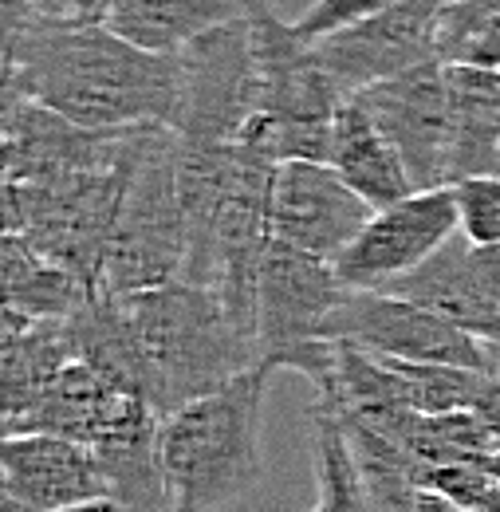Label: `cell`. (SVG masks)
I'll return each mask as SVG.
<instances>
[{
    "label": "cell",
    "mask_w": 500,
    "mask_h": 512,
    "mask_svg": "<svg viewBox=\"0 0 500 512\" xmlns=\"http://www.w3.org/2000/svg\"><path fill=\"white\" fill-rule=\"evenodd\" d=\"M123 312L142 347L150 406L158 414H170L260 367L256 335L237 320L225 296L205 284L170 280L146 288L126 296Z\"/></svg>",
    "instance_id": "obj_2"
},
{
    "label": "cell",
    "mask_w": 500,
    "mask_h": 512,
    "mask_svg": "<svg viewBox=\"0 0 500 512\" xmlns=\"http://www.w3.org/2000/svg\"><path fill=\"white\" fill-rule=\"evenodd\" d=\"M312 461H315V505L312 512H378L351 449L343 414L331 398L315 394L312 406Z\"/></svg>",
    "instance_id": "obj_22"
},
{
    "label": "cell",
    "mask_w": 500,
    "mask_h": 512,
    "mask_svg": "<svg viewBox=\"0 0 500 512\" xmlns=\"http://www.w3.org/2000/svg\"><path fill=\"white\" fill-rule=\"evenodd\" d=\"M20 4H28L36 12H52V16H79L75 0H20Z\"/></svg>",
    "instance_id": "obj_31"
},
{
    "label": "cell",
    "mask_w": 500,
    "mask_h": 512,
    "mask_svg": "<svg viewBox=\"0 0 500 512\" xmlns=\"http://www.w3.org/2000/svg\"><path fill=\"white\" fill-rule=\"evenodd\" d=\"M186 249L189 225L182 201V142L170 127H158L126 182L95 296L126 300L146 288L182 280Z\"/></svg>",
    "instance_id": "obj_5"
},
{
    "label": "cell",
    "mask_w": 500,
    "mask_h": 512,
    "mask_svg": "<svg viewBox=\"0 0 500 512\" xmlns=\"http://www.w3.org/2000/svg\"><path fill=\"white\" fill-rule=\"evenodd\" d=\"M252 40L260 64V115L245 142L272 162H327L339 107L351 99L319 64L312 40L284 24L264 0L252 12Z\"/></svg>",
    "instance_id": "obj_4"
},
{
    "label": "cell",
    "mask_w": 500,
    "mask_h": 512,
    "mask_svg": "<svg viewBox=\"0 0 500 512\" xmlns=\"http://www.w3.org/2000/svg\"><path fill=\"white\" fill-rule=\"evenodd\" d=\"M126 398H134V394L111 386L103 375H95L87 363L75 359L12 434H63V438L91 446L115 422Z\"/></svg>",
    "instance_id": "obj_20"
},
{
    "label": "cell",
    "mask_w": 500,
    "mask_h": 512,
    "mask_svg": "<svg viewBox=\"0 0 500 512\" xmlns=\"http://www.w3.org/2000/svg\"><path fill=\"white\" fill-rule=\"evenodd\" d=\"M473 268H477L485 292L500 304V245H473Z\"/></svg>",
    "instance_id": "obj_28"
},
{
    "label": "cell",
    "mask_w": 500,
    "mask_h": 512,
    "mask_svg": "<svg viewBox=\"0 0 500 512\" xmlns=\"http://www.w3.org/2000/svg\"><path fill=\"white\" fill-rule=\"evenodd\" d=\"M414 512H461V509L453 501H445L441 493H434V489H422L418 501H414Z\"/></svg>",
    "instance_id": "obj_30"
},
{
    "label": "cell",
    "mask_w": 500,
    "mask_h": 512,
    "mask_svg": "<svg viewBox=\"0 0 500 512\" xmlns=\"http://www.w3.org/2000/svg\"><path fill=\"white\" fill-rule=\"evenodd\" d=\"M402 390H406V406L418 414H453V410H473L485 383L493 375L469 371V367H449V363H406V359H390Z\"/></svg>",
    "instance_id": "obj_23"
},
{
    "label": "cell",
    "mask_w": 500,
    "mask_h": 512,
    "mask_svg": "<svg viewBox=\"0 0 500 512\" xmlns=\"http://www.w3.org/2000/svg\"><path fill=\"white\" fill-rule=\"evenodd\" d=\"M461 237L469 245H500V174H473L453 182Z\"/></svg>",
    "instance_id": "obj_24"
},
{
    "label": "cell",
    "mask_w": 500,
    "mask_h": 512,
    "mask_svg": "<svg viewBox=\"0 0 500 512\" xmlns=\"http://www.w3.org/2000/svg\"><path fill=\"white\" fill-rule=\"evenodd\" d=\"M75 363L67 320H32L4 308V434H12L48 386Z\"/></svg>",
    "instance_id": "obj_15"
},
{
    "label": "cell",
    "mask_w": 500,
    "mask_h": 512,
    "mask_svg": "<svg viewBox=\"0 0 500 512\" xmlns=\"http://www.w3.org/2000/svg\"><path fill=\"white\" fill-rule=\"evenodd\" d=\"M390 4H398V0H312L304 8V16L292 20V24H296V32L304 40H319V36H331V32L355 24V20L375 16V12L390 8Z\"/></svg>",
    "instance_id": "obj_25"
},
{
    "label": "cell",
    "mask_w": 500,
    "mask_h": 512,
    "mask_svg": "<svg viewBox=\"0 0 500 512\" xmlns=\"http://www.w3.org/2000/svg\"><path fill=\"white\" fill-rule=\"evenodd\" d=\"M268 367L162 414V477L170 512H221L264 473L260 410Z\"/></svg>",
    "instance_id": "obj_3"
},
{
    "label": "cell",
    "mask_w": 500,
    "mask_h": 512,
    "mask_svg": "<svg viewBox=\"0 0 500 512\" xmlns=\"http://www.w3.org/2000/svg\"><path fill=\"white\" fill-rule=\"evenodd\" d=\"M4 512H60L107 501L91 446L63 434H4L0 449Z\"/></svg>",
    "instance_id": "obj_13"
},
{
    "label": "cell",
    "mask_w": 500,
    "mask_h": 512,
    "mask_svg": "<svg viewBox=\"0 0 500 512\" xmlns=\"http://www.w3.org/2000/svg\"><path fill=\"white\" fill-rule=\"evenodd\" d=\"M264 0H111L103 24L138 48L182 52L197 36L249 20Z\"/></svg>",
    "instance_id": "obj_18"
},
{
    "label": "cell",
    "mask_w": 500,
    "mask_h": 512,
    "mask_svg": "<svg viewBox=\"0 0 500 512\" xmlns=\"http://www.w3.org/2000/svg\"><path fill=\"white\" fill-rule=\"evenodd\" d=\"M457 233L461 217L453 186L414 190L371 213L359 237L335 256V272L351 292H386L394 280L422 268Z\"/></svg>",
    "instance_id": "obj_9"
},
{
    "label": "cell",
    "mask_w": 500,
    "mask_h": 512,
    "mask_svg": "<svg viewBox=\"0 0 500 512\" xmlns=\"http://www.w3.org/2000/svg\"><path fill=\"white\" fill-rule=\"evenodd\" d=\"M107 501L119 512H170L162 477V414L146 398H126L115 422L91 442Z\"/></svg>",
    "instance_id": "obj_14"
},
{
    "label": "cell",
    "mask_w": 500,
    "mask_h": 512,
    "mask_svg": "<svg viewBox=\"0 0 500 512\" xmlns=\"http://www.w3.org/2000/svg\"><path fill=\"white\" fill-rule=\"evenodd\" d=\"M327 162L371 209L394 205V201L414 193V182H410V170H406L402 154L394 150V142L382 134V127L371 119V111L355 95L335 115L331 158Z\"/></svg>",
    "instance_id": "obj_16"
},
{
    "label": "cell",
    "mask_w": 500,
    "mask_h": 512,
    "mask_svg": "<svg viewBox=\"0 0 500 512\" xmlns=\"http://www.w3.org/2000/svg\"><path fill=\"white\" fill-rule=\"evenodd\" d=\"M335 260L272 241L256 284V359L268 371H300L315 394L335 383L339 343L327 323L347 300Z\"/></svg>",
    "instance_id": "obj_6"
},
{
    "label": "cell",
    "mask_w": 500,
    "mask_h": 512,
    "mask_svg": "<svg viewBox=\"0 0 500 512\" xmlns=\"http://www.w3.org/2000/svg\"><path fill=\"white\" fill-rule=\"evenodd\" d=\"M445 64H473V67H493V71H500V12L493 20H485L461 44V52L453 60H445Z\"/></svg>",
    "instance_id": "obj_27"
},
{
    "label": "cell",
    "mask_w": 500,
    "mask_h": 512,
    "mask_svg": "<svg viewBox=\"0 0 500 512\" xmlns=\"http://www.w3.org/2000/svg\"><path fill=\"white\" fill-rule=\"evenodd\" d=\"M4 308L24 312L32 320H67L75 316L95 292L71 276L63 264L32 249L24 237L4 233Z\"/></svg>",
    "instance_id": "obj_21"
},
{
    "label": "cell",
    "mask_w": 500,
    "mask_h": 512,
    "mask_svg": "<svg viewBox=\"0 0 500 512\" xmlns=\"http://www.w3.org/2000/svg\"><path fill=\"white\" fill-rule=\"evenodd\" d=\"M260 115V64L252 16L213 28L182 48V103L174 134L189 146L245 142Z\"/></svg>",
    "instance_id": "obj_7"
},
{
    "label": "cell",
    "mask_w": 500,
    "mask_h": 512,
    "mask_svg": "<svg viewBox=\"0 0 500 512\" xmlns=\"http://www.w3.org/2000/svg\"><path fill=\"white\" fill-rule=\"evenodd\" d=\"M327 339L355 343L382 359L449 363L481 375H500L497 355L481 335L390 292H347V300L335 308V316L327 323Z\"/></svg>",
    "instance_id": "obj_8"
},
{
    "label": "cell",
    "mask_w": 500,
    "mask_h": 512,
    "mask_svg": "<svg viewBox=\"0 0 500 512\" xmlns=\"http://www.w3.org/2000/svg\"><path fill=\"white\" fill-rule=\"evenodd\" d=\"M449 95V186L473 174H500V71L449 64Z\"/></svg>",
    "instance_id": "obj_19"
},
{
    "label": "cell",
    "mask_w": 500,
    "mask_h": 512,
    "mask_svg": "<svg viewBox=\"0 0 500 512\" xmlns=\"http://www.w3.org/2000/svg\"><path fill=\"white\" fill-rule=\"evenodd\" d=\"M382 134L402 154L414 190L449 186V130H453V95L449 64L426 60L402 75L378 79L355 95Z\"/></svg>",
    "instance_id": "obj_11"
},
{
    "label": "cell",
    "mask_w": 500,
    "mask_h": 512,
    "mask_svg": "<svg viewBox=\"0 0 500 512\" xmlns=\"http://www.w3.org/2000/svg\"><path fill=\"white\" fill-rule=\"evenodd\" d=\"M60 512H119L115 501H91V505H75V509H60Z\"/></svg>",
    "instance_id": "obj_33"
},
{
    "label": "cell",
    "mask_w": 500,
    "mask_h": 512,
    "mask_svg": "<svg viewBox=\"0 0 500 512\" xmlns=\"http://www.w3.org/2000/svg\"><path fill=\"white\" fill-rule=\"evenodd\" d=\"M386 292L414 300L473 335H485L500 320V304L485 292V284L473 268V245L461 233L453 241H445L422 268L394 280Z\"/></svg>",
    "instance_id": "obj_17"
},
{
    "label": "cell",
    "mask_w": 500,
    "mask_h": 512,
    "mask_svg": "<svg viewBox=\"0 0 500 512\" xmlns=\"http://www.w3.org/2000/svg\"><path fill=\"white\" fill-rule=\"evenodd\" d=\"M371 205L331 162H280L272 178V241L335 260L371 221Z\"/></svg>",
    "instance_id": "obj_12"
},
{
    "label": "cell",
    "mask_w": 500,
    "mask_h": 512,
    "mask_svg": "<svg viewBox=\"0 0 500 512\" xmlns=\"http://www.w3.org/2000/svg\"><path fill=\"white\" fill-rule=\"evenodd\" d=\"M4 99L40 103L91 130L174 127L182 52H150L103 20L4 0Z\"/></svg>",
    "instance_id": "obj_1"
},
{
    "label": "cell",
    "mask_w": 500,
    "mask_h": 512,
    "mask_svg": "<svg viewBox=\"0 0 500 512\" xmlns=\"http://www.w3.org/2000/svg\"><path fill=\"white\" fill-rule=\"evenodd\" d=\"M477 414H481V422H485V430H489V438H493V446L500 453V375H493L485 390H481V398H477V406H473Z\"/></svg>",
    "instance_id": "obj_29"
},
{
    "label": "cell",
    "mask_w": 500,
    "mask_h": 512,
    "mask_svg": "<svg viewBox=\"0 0 500 512\" xmlns=\"http://www.w3.org/2000/svg\"><path fill=\"white\" fill-rule=\"evenodd\" d=\"M107 4L111 0H75V8H79L83 20H103L107 16Z\"/></svg>",
    "instance_id": "obj_32"
},
{
    "label": "cell",
    "mask_w": 500,
    "mask_h": 512,
    "mask_svg": "<svg viewBox=\"0 0 500 512\" xmlns=\"http://www.w3.org/2000/svg\"><path fill=\"white\" fill-rule=\"evenodd\" d=\"M449 4L453 0H398L367 20L319 36L312 48L331 79L347 95H359L378 79L402 75L426 60H441V24Z\"/></svg>",
    "instance_id": "obj_10"
},
{
    "label": "cell",
    "mask_w": 500,
    "mask_h": 512,
    "mask_svg": "<svg viewBox=\"0 0 500 512\" xmlns=\"http://www.w3.org/2000/svg\"><path fill=\"white\" fill-rule=\"evenodd\" d=\"M500 12V0H453L441 24V60H453L461 44Z\"/></svg>",
    "instance_id": "obj_26"
}]
</instances>
